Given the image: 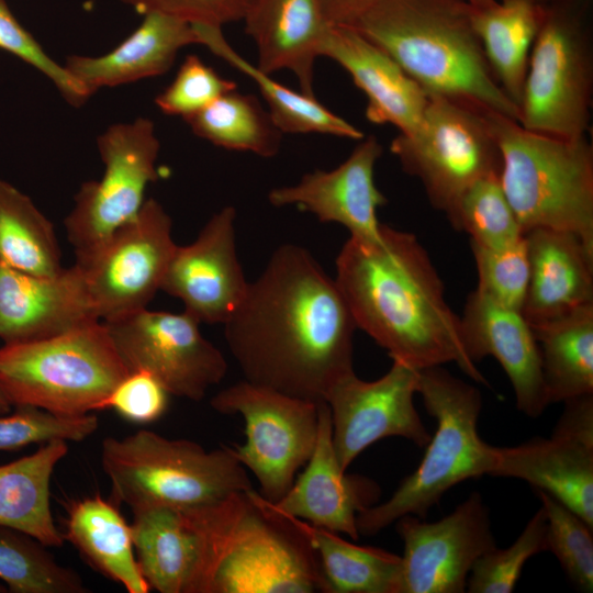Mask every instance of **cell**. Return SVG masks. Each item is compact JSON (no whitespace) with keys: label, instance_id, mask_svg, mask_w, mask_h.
<instances>
[{"label":"cell","instance_id":"38","mask_svg":"<svg viewBox=\"0 0 593 593\" xmlns=\"http://www.w3.org/2000/svg\"><path fill=\"white\" fill-rule=\"evenodd\" d=\"M547 516L548 551L558 559L573 586L585 593L593 591V537L584 519L563 503L536 490Z\"/></svg>","mask_w":593,"mask_h":593},{"label":"cell","instance_id":"37","mask_svg":"<svg viewBox=\"0 0 593 593\" xmlns=\"http://www.w3.org/2000/svg\"><path fill=\"white\" fill-rule=\"evenodd\" d=\"M452 227L467 232L471 243L489 249L506 248L524 237L501 187L500 175L483 177L466 191Z\"/></svg>","mask_w":593,"mask_h":593},{"label":"cell","instance_id":"28","mask_svg":"<svg viewBox=\"0 0 593 593\" xmlns=\"http://www.w3.org/2000/svg\"><path fill=\"white\" fill-rule=\"evenodd\" d=\"M65 440L43 444L35 452L0 466V526L20 530L46 547L65 538L51 511V478L67 455Z\"/></svg>","mask_w":593,"mask_h":593},{"label":"cell","instance_id":"23","mask_svg":"<svg viewBox=\"0 0 593 593\" xmlns=\"http://www.w3.org/2000/svg\"><path fill=\"white\" fill-rule=\"evenodd\" d=\"M322 56L343 67L363 92L369 122L392 124L401 134L416 128L428 96L382 49L351 27L331 26Z\"/></svg>","mask_w":593,"mask_h":593},{"label":"cell","instance_id":"39","mask_svg":"<svg viewBox=\"0 0 593 593\" xmlns=\"http://www.w3.org/2000/svg\"><path fill=\"white\" fill-rule=\"evenodd\" d=\"M547 516L540 507L528 521L516 540L505 549L482 555L472 566L467 581L470 593H511L527 560L548 551Z\"/></svg>","mask_w":593,"mask_h":593},{"label":"cell","instance_id":"34","mask_svg":"<svg viewBox=\"0 0 593 593\" xmlns=\"http://www.w3.org/2000/svg\"><path fill=\"white\" fill-rule=\"evenodd\" d=\"M0 265L40 277L64 270L53 223L33 200L0 179Z\"/></svg>","mask_w":593,"mask_h":593},{"label":"cell","instance_id":"22","mask_svg":"<svg viewBox=\"0 0 593 593\" xmlns=\"http://www.w3.org/2000/svg\"><path fill=\"white\" fill-rule=\"evenodd\" d=\"M94 318L76 265L40 277L0 265V339L4 344L52 337Z\"/></svg>","mask_w":593,"mask_h":593},{"label":"cell","instance_id":"3","mask_svg":"<svg viewBox=\"0 0 593 593\" xmlns=\"http://www.w3.org/2000/svg\"><path fill=\"white\" fill-rule=\"evenodd\" d=\"M351 29L382 49L427 96L518 122L495 79L467 0H383Z\"/></svg>","mask_w":593,"mask_h":593},{"label":"cell","instance_id":"4","mask_svg":"<svg viewBox=\"0 0 593 593\" xmlns=\"http://www.w3.org/2000/svg\"><path fill=\"white\" fill-rule=\"evenodd\" d=\"M190 512L203 542L194 593L324 592L314 550L258 491Z\"/></svg>","mask_w":593,"mask_h":593},{"label":"cell","instance_id":"17","mask_svg":"<svg viewBox=\"0 0 593 593\" xmlns=\"http://www.w3.org/2000/svg\"><path fill=\"white\" fill-rule=\"evenodd\" d=\"M417 379V369L392 359L388 372L377 380H361L353 371L332 385L324 402L344 471L370 445L387 437H403L422 448L428 444L432 435L414 405Z\"/></svg>","mask_w":593,"mask_h":593},{"label":"cell","instance_id":"43","mask_svg":"<svg viewBox=\"0 0 593 593\" xmlns=\"http://www.w3.org/2000/svg\"><path fill=\"white\" fill-rule=\"evenodd\" d=\"M0 48L41 71L69 104L80 107L90 98L64 65L56 63L21 25L5 0H0Z\"/></svg>","mask_w":593,"mask_h":593},{"label":"cell","instance_id":"46","mask_svg":"<svg viewBox=\"0 0 593 593\" xmlns=\"http://www.w3.org/2000/svg\"><path fill=\"white\" fill-rule=\"evenodd\" d=\"M331 26L351 27L365 13L383 0H321Z\"/></svg>","mask_w":593,"mask_h":593},{"label":"cell","instance_id":"5","mask_svg":"<svg viewBox=\"0 0 593 593\" xmlns=\"http://www.w3.org/2000/svg\"><path fill=\"white\" fill-rule=\"evenodd\" d=\"M501 153L500 183L524 234L544 227L575 234L593 250V147L588 136L530 132L486 113Z\"/></svg>","mask_w":593,"mask_h":593},{"label":"cell","instance_id":"26","mask_svg":"<svg viewBox=\"0 0 593 593\" xmlns=\"http://www.w3.org/2000/svg\"><path fill=\"white\" fill-rule=\"evenodd\" d=\"M200 44L192 23L149 12L121 44L101 56L71 55L64 67L91 97L101 88L116 87L166 74L178 52Z\"/></svg>","mask_w":593,"mask_h":593},{"label":"cell","instance_id":"11","mask_svg":"<svg viewBox=\"0 0 593 593\" xmlns=\"http://www.w3.org/2000/svg\"><path fill=\"white\" fill-rule=\"evenodd\" d=\"M320 403L245 379L210 400L217 413L244 418L246 441L232 448L238 461L253 472L258 493L267 501L276 502L286 494L312 455Z\"/></svg>","mask_w":593,"mask_h":593},{"label":"cell","instance_id":"31","mask_svg":"<svg viewBox=\"0 0 593 593\" xmlns=\"http://www.w3.org/2000/svg\"><path fill=\"white\" fill-rule=\"evenodd\" d=\"M201 45L248 76L262 94L270 115L282 133H317L360 141L363 133L323 105L315 97L298 92L275 80L242 57L225 38L222 26L193 24Z\"/></svg>","mask_w":593,"mask_h":593},{"label":"cell","instance_id":"12","mask_svg":"<svg viewBox=\"0 0 593 593\" xmlns=\"http://www.w3.org/2000/svg\"><path fill=\"white\" fill-rule=\"evenodd\" d=\"M177 247L172 220L155 199L88 254L75 257L91 315L109 321L147 307Z\"/></svg>","mask_w":593,"mask_h":593},{"label":"cell","instance_id":"9","mask_svg":"<svg viewBox=\"0 0 593 593\" xmlns=\"http://www.w3.org/2000/svg\"><path fill=\"white\" fill-rule=\"evenodd\" d=\"M592 0H545L518 105L524 128L560 138L591 130Z\"/></svg>","mask_w":593,"mask_h":593},{"label":"cell","instance_id":"35","mask_svg":"<svg viewBox=\"0 0 593 593\" xmlns=\"http://www.w3.org/2000/svg\"><path fill=\"white\" fill-rule=\"evenodd\" d=\"M200 138L260 157L279 153L283 133L256 96L234 89L184 120Z\"/></svg>","mask_w":593,"mask_h":593},{"label":"cell","instance_id":"7","mask_svg":"<svg viewBox=\"0 0 593 593\" xmlns=\"http://www.w3.org/2000/svg\"><path fill=\"white\" fill-rule=\"evenodd\" d=\"M100 457L113 500L132 511L205 507L254 489L245 467L227 446L208 451L189 439L141 429L122 438H104Z\"/></svg>","mask_w":593,"mask_h":593},{"label":"cell","instance_id":"2","mask_svg":"<svg viewBox=\"0 0 593 593\" xmlns=\"http://www.w3.org/2000/svg\"><path fill=\"white\" fill-rule=\"evenodd\" d=\"M335 281L357 328L392 359L417 370L455 362L486 383L467 351L460 316L414 234L381 223L378 239L349 236L336 257Z\"/></svg>","mask_w":593,"mask_h":593},{"label":"cell","instance_id":"8","mask_svg":"<svg viewBox=\"0 0 593 593\" xmlns=\"http://www.w3.org/2000/svg\"><path fill=\"white\" fill-rule=\"evenodd\" d=\"M130 372L99 320L0 348V389L11 406L32 405L63 416L101 410Z\"/></svg>","mask_w":593,"mask_h":593},{"label":"cell","instance_id":"1","mask_svg":"<svg viewBox=\"0 0 593 593\" xmlns=\"http://www.w3.org/2000/svg\"><path fill=\"white\" fill-rule=\"evenodd\" d=\"M223 326L249 382L324 402L332 385L354 371L351 312L335 279L300 245L283 244L271 254Z\"/></svg>","mask_w":593,"mask_h":593},{"label":"cell","instance_id":"30","mask_svg":"<svg viewBox=\"0 0 593 593\" xmlns=\"http://www.w3.org/2000/svg\"><path fill=\"white\" fill-rule=\"evenodd\" d=\"M64 538L128 593L149 591L136 561L131 525L112 502L99 494L71 502Z\"/></svg>","mask_w":593,"mask_h":593},{"label":"cell","instance_id":"21","mask_svg":"<svg viewBox=\"0 0 593 593\" xmlns=\"http://www.w3.org/2000/svg\"><path fill=\"white\" fill-rule=\"evenodd\" d=\"M460 323L473 362L494 357L511 381L517 409L529 417L541 415L549 404L539 348L522 312L500 304L477 288L467 298Z\"/></svg>","mask_w":593,"mask_h":593},{"label":"cell","instance_id":"45","mask_svg":"<svg viewBox=\"0 0 593 593\" xmlns=\"http://www.w3.org/2000/svg\"><path fill=\"white\" fill-rule=\"evenodd\" d=\"M137 12L164 13L192 24L223 26L243 21L255 0H121Z\"/></svg>","mask_w":593,"mask_h":593},{"label":"cell","instance_id":"16","mask_svg":"<svg viewBox=\"0 0 593 593\" xmlns=\"http://www.w3.org/2000/svg\"><path fill=\"white\" fill-rule=\"evenodd\" d=\"M395 523L404 545L398 593H462L474 562L496 547L478 492L438 522L403 515Z\"/></svg>","mask_w":593,"mask_h":593},{"label":"cell","instance_id":"18","mask_svg":"<svg viewBox=\"0 0 593 593\" xmlns=\"http://www.w3.org/2000/svg\"><path fill=\"white\" fill-rule=\"evenodd\" d=\"M235 222L234 206L213 214L192 243L177 245L164 277L160 290L179 299L200 323L223 325L248 289Z\"/></svg>","mask_w":593,"mask_h":593},{"label":"cell","instance_id":"25","mask_svg":"<svg viewBox=\"0 0 593 593\" xmlns=\"http://www.w3.org/2000/svg\"><path fill=\"white\" fill-rule=\"evenodd\" d=\"M524 235L529 280L522 314L529 324L593 303V250L579 236L544 227Z\"/></svg>","mask_w":593,"mask_h":593},{"label":"cell","instance_id":"41","mask_svg":"<svg viewBox=\"0 0 593 593\" xmlns=\"http://www.w3.org/2000/svg\"><path fill=\"white\" fill-rule=\"evenodd\" d=\"M478 271V289L500 304L518 310L525 301L529 261L524 237L502 249H489L471 243Z\"/></svg>","mask_w":593,"mask_h":593},{"label":"cell","instance_id":"47","mask_svg":"<svg viewBox=\"0 0 593 593\" xmlns=\"http://www.w3.org/2000/svg\"><path fill=\"white\" fill-rule=\"evenodd\" d=\"M11 410V404L5 399L4 394L0 389V414L9 413Z\"/></svg>","mask_w":593,"mask_h":593},{"label":"cell","instance_id":"10","mask_svg":"<svg viewBox=\"0 0 593 593\" xmlns=\"http://www.w3.org/2000/svg\"><path fill=\"white\" fill-rule=\"evenodd\" d=\"M390 150L451 226L466 191L483 177L500 175L502 165L486 113L437 96H428L416 128L399 133Z\"/></svg>","mask_w":593,"mask_h":593},{"label":"cell","instance_id":"42","mask_svg":"<svg viewBox=\"0 0 593 593\" xmlns=\"http://www.w3.org/2000/svg\"><path fill=\"white\" fill-rule=\"evenodd\" d=\"M237 89L235 81L223 78L199 56L188 55L171 83L155 99L167 115L183 120L203 110L221 96Z\"/></svg>","mask_w":593,"mask_h":593},{"label":"cell","instance_id":"14","mask_svg":"<svg viewBox=\"0 0 593 593\" xmlns=\"http://www.w3.org/2000/svg\"><path fill=\"white\" fill-rule=\"evenodd\" d=\"M102 322L130 371L149 372L170 395L201 401L226 376L225 357L186 311L145 307Z\"/></svg>","mask_w":593,"mask_h":593},{"label":"cell","instance_id":"33","mask_svg":"<svg viewBox=\"0 0 593 593\" xmlns=\"http://www.w3.org/2000/svg\"><path fill=\"white\" fill-rule=\"evenodd\" d=\"M280 516L296 528L314 550L321 568L324 592L398 593L400 556L380 548L351 544L337 533L313 526L296 517Z\"/></svg>","mask_w":593,"mask_h":593},{"label":"cell","instance_id":"49","mask_svg":"<svg viewBox=\"0 0 593 593\" xmlns=\"http://www.w3.org/2000/svg\"><path fill=\"white\" fill-rule=\"evenodd\" d=\"M4 590H2V588H0V592H3Z\"/></svg>","mask_w":593,"mask_h":593},{"label":"cell","instance_id":"48","mask_svg":"<svg viewBox=\"0 0 593 593\" xmlns=\"http://www.w3.org/2000/svg\"><path fill=\"white\" fill-rule=\"evenodd\" d=\"M471 5L475 8H483L495 3L497 0H467Z\"/></svg>","mask_w":593,"mask_h":593},{"label":"cell","instance_id":"15","mask_svg":"<svg viewBox=\"0 0 593 593\" xmlns=\"http://www.w3.org/2000/svg\"><path fill=\"white\" fill-rule=\"evenodd\" d=\"M563 403L550 437L494 447L490 475L526 481L593 527V394Z\"/></svg>","mask_w":593,"mask_h":593},{"label":"cell","instance_id":"40","mask_svg":"<svg viewBox=\"0 0 593 593\" xmlns=\"http://www.w3.org/2000/svg\"><path fill=\"white\" fill-rule=\"evenodd\" d=\"M15 407L13 414L0 417V451L52 440L82 441L99 426L93 414L63 416L32 405Z\"/></svg>","mask_w":593,"mask_h":593},{"label":"cell","instance_id":"32","mask_svg":"<svg viewBox=\"0 0 593 593\" xmlns=\"http://www.w3.org/2000/svg\"><path fill=\"white\" fill-rule=\"evenodd\" d=\"M529 325L548 404L593 394V303Z\"/></svg>","mask_w":593,"mask_h":593},{"label":"cell","instance_id":"44","mask_svg":"<svg viewBox=\"0 0 593 593\" xmlns=\"http://www.w3.org/2000/svg\"><path fill=\"white\" fill-rule=\"evenodd\" d=\"M170 394L145 370L131 371L104 400L101 409H113L125 419L147 424L160 418Z\"/></svg>","mask_w":593,"mask_h":593},{"label":"cell","instance_id":"27","mask_svg":"<svg viewBox=\"0 0 593 593\" xmlns=\"http://www.w3.org/2000/svg\"><path fill=\"white\" fill-rule=\"evenodd\" d=\"M132 513L134 552L149 588L160 593H194L203 542L191 513L168 506Z\"/></svg>","mask_w":593,"mask_h":593},{"label":"cell","instance_id":"6","mask_svg":"<svg viewBox=\"0 0 593 593\" xmlns=\"http://www.w3.org/2000/svg\"><path fill=\"white\" fill-rule=\"evenodd\" d=\"M417 393L435 417L436 430L421 463L392 496L357 514L359 536H374L403 515L425 519L449 489L470 478L490 475L494 446L478 433L482 407L479 389L441 366H433L418 370Z\"/></svg>","mask_w":593,"mask_h":593},{"label":"cell","instance_id":"36","mask_svg":"<svg viewBox=\"0 0 593 593\" xmlns=\"http://www.w3.org/2000/svg\"><path fill=\"white\" fill-rule=\"evenodd\" d=\"M0 580L14 593L89 592L80 575L57 563L46 546L5 526H0Z\"/></svg>","mask_w":593,"mask_h":593},{"label":"cell","instance_id":"29","mask_svg":"<svg viewBox=\"0 0 593 593\" xmlns=\"http://www.w3.org/2000/svg\"><path fill=\"white\" fill-rule=\"evenodd\" d=\"M544 14L545 0H497L483 8L472 5V24L488 64L517 108Z\"/></svg>","mask_w":593,"mask_h":593},{"label":"cell","instance_id":"24","mask_svg":"<svg viewBox=\"0 0 593 593\" xmlns=\"http://www.w3.org/2000/svg\"><path fill=\"white\" fill-rule=\"evenodd\" d=\"M257 47V67L290 70L300 89L314 94V67L331 29L321 0H255L244 20Z\"/></svg>","mask_w":593,"mask_h":593},{"label":"cell","instance_id":"19","mask_svg":"<svg viewBox=\"0 0 593 593\" xmlns=\"http://www.w3.org/2000/svg\"><path fill=\"white\" fill-rule=\"evenodd\" d=\"M382 146L374 135L360 139L350 155L332 170H314L291 186L270 190L268 200L277 208L294 205L314 214L320 222L337 223L351 237L374 240L381 223L377 211L387 198L374 183V166Z\"/></svg>","mask_w":593,"mask_h":593},{"label":"cell","instance_id":"20","mask_svg":"<svg viewBox=\"0 0 593 593\" xmlns=\"http://www.w3.org/2000/svg\"><path fill=\"white\" fill-rule=\"evenodd\" d=\"M377 494L373 482L349 477L340 468L333 445L329 409L326 402H321L316 441L305 469L278 501L261 497L279 515L296 517L358 540L357 514L372 505Z\"/></svg>","mask_w":593,"mask_h":593},{"label":"cell","instance_id":"13","mask_svg":"<svg viewBox=\"0 0 593 593\" xmlns=\"http://www.w3.org/2000/svg\"><path fill=\"white\" fill-rule=\"evenodd\" d=\"M97 148L103 175L81 183L64 220L75 257L88 254L132 220L146 200L148 184L158 179L160 142L149 119L110 125L98 136Z\"/></svg>","mask_w":593,"mask_h":593}]
</instances>
